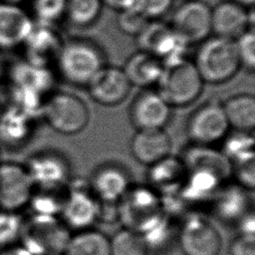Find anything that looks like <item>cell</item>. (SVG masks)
Masks as SVG:
<instances>
[{
	"mask_svg": "<svg viewBox=\"0 0 255 255\" xmlns=\"http://www.w3.org/2000/svg\"><path fill=\"white\" fill-rule=\"evenodd\" d=\"M129 121L135 129L164 128L172 118V107L152 89H141L129 105Z\"/></svg>",
	"mask_w": 255,
	"mask_h": 255,
	"instance_id": "5bb4252c",
	"label": "cell"
},
{
	"mask_svg": "<svg viewBox=\"0 0 255 255\" xmlns=\"http://www.w3.org/2000/svg\"><path fill=\"white\" fill-rule=\"evenodd\" d=\"M54 26L35 22L31 33L21 47L24 60L49 68L55 65L64 40Z\"/></svg>",
	"mask_w": 255,
	"mask_h": 255,
	"instance_id": "e0dca14e",
	"label": "cell"
},
{
	"mask_svg": "<svg viewBox=\"0 0 255 255\" xmlns=\"http://www.w3.org/2000/svg\"><path fill=\"white\" fill-rule=\"evenodd\" d=\"M63 255H111L110 238L93 227L77 231L70 236Z\"/></svg>",
	"mask_w": 255,
	"mask_h": 255,
	"instance_id": "83f0119b",
	"label": "cell"
},
{
	"mask_svg": "<svg viewBox=\"0 0 255 255\" xmlns=\"http://www.w3.org/2000/svg\"><path fill=\"white\" fill-rule=\"evenodd\" d=\"M65 195L66 188H34V191L28 202L27 208L30 209V214L59 217L60 212L62 210Z\"/></svg>",
	"mask_w": 255,
	"mask_h": 255,
	"instance_id": "4dcf8cb0",
	"label": "cell"
},
{
	"mask_svg": "<svg viewBox=\"0 0 255 255\" xmlns=\"http://www.w3.org/2000/svg\"><path fill=\"white\" fill-rule=\"evenodd\" d=\"M253 25V10L236 2L225 0L211 8V33L215 36L235 40Z\"/></svg>",
	"mask_w": 255,
	"mask_h": 255,
	"instance_id": "ac0fdd59",
	"label": "cell"
},
{
	"mask_svg": "<svg viewBox=\"0 0 255 255\" xmlns=\"http://www.w3.org/2000/svg\"><path fill=\"white\" fill-rule=\"evenodd\" d=\"M162 68L163 63L158 58L138 50L127 59L123 70L131 86L150 89L158 82Z\"/></svg>",
	"mask_w": 255,
	"mask_h": 255,
	"instance_id": "484cf974",
	"label": "cell"
},
{
	"mask_svg": "<svg viewBox=\"0 0 255 255\" xmlns=\"http://www.w3.org/2000/svg\"><path fill=\"white\" fill-rule=\"evenodd\" d=\"M0 1L7 2V3H12V4H18V5H21L22 3L27 2V1H30V0H0Z\"/></svg>",
	"mask_w": 255,
	"mask_h": 255,
	"instance_id": "ee69618b",
	"label": "cell"
},
{
	"mask_svg": "<svg viewBox=\"0 0 255 255\" xmlns=\"http://www.w3.org/2000/svg\"><path fill=\"white\" fill-rule=\"evenodd\" d=\"M23 221L21 212L0 208V248L19 242Z\"/></svg>",
	"mask_w": 255,
	"mask_h": 255,
	"instance_id": "836d02e7",
	"label": "cell"
},
{
	"mask_svg": "<svg viewBox=\"0 0 255 255\" xmlns=\"http://www.w3.org/2000/svg\"><path fill=\"white\" fill-rule=\"evenodd\" d=\"M88 182L96 199L107 203H119L131 186L128 169L116 162L98 165Z\"/></svg>",
	"mask_w": 255,
	"mask_h": 255,
	"instance_id": "2e32d148",
	"label": "cell"
},
{
	"mask_svg": "<svg viewBox=\"0 0 255 255\" xmlns=\"http://www.w3.org/2000/svg\"><path fill=\"white\" fill-rule=\"evenodd\" d=\"M148 22L149 20L135 5L118 11L117 25L126 35L136 37Z\"/></svg>",
	"mask_w": 255,
	"mask_h": 255,
	"instance_id": "e575fe53",
	"label": "cell"
},
{
	"mask_svg": "<svg viewBox=\"0 0 255 255\" xmlns=\"http://www.w3.org/2000/svg\"><path fill=\"white\" fill-rule=\"evenodd\" d=\"M176 241L184 255H219L222 238L217 228L197 213L186 216L177 228Z\"/></svg>",
	"mask_w": 255,
	"mask_h": 255,
	"instance_id": "9c48e42d",
	"label": "cell"
},
{
	"mask_svg": "<svg viewBox=\"0 0 255 255\" xmlns=\"http://www.w3.org/2000/svg\"><path fill=\"white\" fill-rule=\"evenodd\" d=\"M99 202L93 195L88 180L70 179L59 218L74 232L92 228L98 221Z\"/></svg>",
	"mask_w": 255,
	"mask_h": 255,
	"instance_id": "8992f818",
	"label": "cell"
},
{
	"mask_svg": "<svg viewBox=\"0 0 255 255\" xmlns=\"http://www.w3.org/2000/svg\"><path fill=\"white\" fill-rule=\"evenodd\" d=\"M222 107L232 130L253 131L255 127V98L252 94H235L222 103Z\"/></svg>",
	"mask_w": 255,
	"mask_h": 255,
	"instance_id": "4316f807",
	"label": "cell"
},
{
	"mask_svg": "<svg viewBox=\"0 0 255 255\" xmlns=\"http://www.w3.org/2000/svg\"><path fill=\"white\" fill-rule=\"evenodd\" d=\"M229 255H255V235L238 233L230 242Z\"/></svg>",
	"mask_w": 255,
	"mask_h": 255,
	"instance_id": "74e56055",
	"label": "cell"
},
{
	"mask_svg": "<svg viewBox=\"0 0 255 255\" xmlns=\"http://www.w3.org/2000/svg\"><path fill=\"white\" fill-rule=\"evenodd\" d=\"M186 171L202 170L213 173L225 181L232 173V167L222 151H218L211 145H199L191 143L184 149L180 156Z\"/></svg>",
	"mask_w": 255,
	"mask_h": 255,
	"instance_id": "603a6c76",
	"label": "cell"
},
{
	"mask_svg": "<svg viewBox=\"0 0 255 255\" xmlns=\"http://www.w3.org/2000/svg\"><path fill=\"white\" fill-rule=\"evenodd\" d=\"M229 129L222 103L217 101H208L196 108L189 115L185 127L191 143L211 146L223 140Z\"/></svg>",
	"mask_w": 255,
	"mask_h": 255,
	"instance_id": "ba28073f",
	"label": "cell"
},
{
	"mask_svg": "<svg viewBox=\"0 0 255 255\" xmlns=\"http://www.w3.org/2000/svg\"><path fill=\"white\" fill-rule=\"evenodd\" d=\"M104 4L102 0H67L65 18L78 29H86L100 19Z\"/></svg>",
	"mask_w": 255,
	"mask_h": 255,
	"instance_id": "f546056e",
	"label": "cell"
},
{
	"mask_svg": "<svg viewBox=\"0 0 255 255\" xmlns=\"http://www.w3.org/2000/svg\"><path fill=\"white\" fill-rule=\"evenodd\" d=\"M43 119L55 131L71 135L81 132L89 124L87 104L75 94L53 91L42 108Z\"/></svg>",
	"mask_w": 255,
	"mask_h": 255,
	"instance_id": "5b68a950",
	"label": "cell"
},
{
	"mask_svg": "<svg viewBox=\"0 0 255 255\" xmlns=\"http://www.w3.org/2000/svg\"><path fill=\"white\" fill-rule=\"evenodd\" d=\"M212 209L221 222L236 225L241 218L253 211L248 189L238 183H224L212 197Z\"/></svg>",
	"mask_w": 255,
	"mask_h": 255,
	"instance_id": "44dd1931",
	"label": "cell"
},
{
	"mask_svg": "<svg viewBox=\"0 0 255 255\" xmlns=\"http://www.w3.org/2000/svg\"><path fill=\"white\" fill-rule=\"evenodd\" d=\"M109 238L111 255H149L143 237L133 229L123 227Z\"/></svg>",
	"mask_w": 255,
	"mask_h": 255,
	"instance_id": "1f68e13d",
	"label": "cell"
},
{
	"mask_svg": "<svg viewBox=\"0 0 255 255\" xmlns=\"http://www.w3.org/2000/svg\"><path fill=\"white\" fill-rule=\"evenodd\" d=\"M34 25L32 16L21 5L0 1V51L21 48Z\"/></svg>",
	"mask_w": 255,
	"mask_h": 255,
	"instance_id": "d6986e66",
	"label": "cell"
},
{
	"mask_svg": "<svg viewBox=\"0 0 255 255\" xmlns=\"http://www.w3.org/2000/svg\"><path fill=\"white\" fill-rule=\"evenodd\" d=\"M139 50L147 52L162 63L185 57L189 46L169 24L151 20L136 36Z\"/></svg>",
	"mask_w": 255,
	"mask_h": 255,
	"instance_id": "8fae6325",
	"label": "cell"
},
{
	"mask_svg": "<svg viewBox=\"0 0 255 255\" xmlns=\"http://www.w3.org/2000/svg\"><path fill=\"white\" fill-rule=\"evenodd\" d=\"M36 23L55 25L65 18L67 0H30Z\"/></svg>",
	"mask_w": 255,
	"mask_h": 255,
	"instance_id": "d6a6232c",
	"label": "cell"
},
{
	"mask_svg": "<svg viewBox=\"0 0 255 255\" xmlns=\"http://www.w3.org/2000/svg\"><path fill=\"white\" fill-rule=\"evenodd\" d=\"M103 4L116 10L117 12L134 5L135 0H102Z\"/></svg>",
	"mask_w": 255,
	"mask_h": 255,
	"instance_id": "60d3db41",
	"label": "cell"
},
{
	"mask_svg": "<svg viewBox=\"0 0 255 255\" xmlns=\"http://www.w3.org/2000/svg\"><path fill=\"white\" fill-rule=\"evenodd\" d=\"M222 153L226 156L231 167L254 161V137L252 132L234 130L224 138Z\"/></svg>",
	"mask_w": 255,
	"mask_h": 255,
	"instance_id": "f1b7e54d",
	"label": "cell"
},
{
	"mask_svg": "<svg viewBox=\"0 0 255 255\" xmlns=\"http://www.w3.org/2000/svg\"><path fill=\"white\" fill-rule=\"evenodd\" d=\"M14 110H18L16 88L9 81L0 83V115Z\"/></svg>",
	"mask_w": 255,
	"mask_h": 255,
	"instance_id": "f35d334b",
	"label": "cell"
},
{
	"mask_svg": "<svg viewBox=\"0 0 255 255\" xmlns=\"http://www.w3.org/2000/svg\"><path fill=\"white\" fill-rule=\"evenodd\" d=\"M7 81L20 90L43 97L53 92L54 76L51 68L32 64L23 58L10 62Z\"/></svg>",
	"mask_w": 255,
	"mask_h": 255,
	"instance_id": "7402d4cb",
	"label": "cell"
},
{
	"mask_svg": "<svg viewBox=\"0 0 255 255\" xmlns=\"http://www.w3.org/2000/svg\"><path fill=\"white\" fill-rule=\"evenodd\" d=\"M131 87L123 68L106 64L85 88L97 104L115 107L128 98Z\"/></svg>",
	"mask_w": 255,
	"mask_h": 255,
	"instance_id": "9a60e30c",
	"label": "cell"
},
{
	"mask_svg": "<svg viewBox=\"0 0 255 255\" xmlns=\"http://www.w3.org/2000/svg\"><path fill=\"white\" fill-rule=\"evenodd\" d=\"M171 147V138L164 128L136 129L129 141L131 156L146 166L170 155Z\"/></svg>",
	"mask_w": 255,
	"mask_h": 255,
	"instance_id": "ffe728a7",
	"label": "cell"
},
{
	"mask_svg": "<svg viewBox=\"0 0 255 255\" xmlns=\"http://www.w3.org/2000/svg\"><path fill=\"white\" fill-rule=\"evenodd\" d=\"M174 0H135L134 5L149 20H160L173 6Z\"/></svg>",
	"mask_w": 255,
	"mask_h": 255,
	"instance_id": "8d00e7d4",
	"label": "cell"
},
{
	"mask_svg": "<svg viewBox=\"0 0 255 255\" xmlns=\"http://www.w3.org/2000/svg\"><path fill=\"white\" fill-rule=\"evenodd\" d=\"M203 86L193 62L182 57L163 63L155 90L172 108H180L194 103Z\"/></svg>",
	"mask_w": 255,
	"mask_h": 255,
	"instance_id": "3957f363",
	"label": "cell"
},
{
	"mask_svg": "<svg viewBox=\"0 0 255 255\" xmlns=\"http://www.w3.org/2000/svg\"><path fill=\"white\" fill-rule=\"evenodd\" d=\"M106 64L102 47L82 37L64 40L55 62L56 71L64 82L84 88Z\"/></svg>",
	"mask_w": 255,
	"mask_h": 255,
	"instance_id": "6da1fadb",
	"label": "cell"
},
{
	"mask_svg": "<svg viewBox=\"0 0 255 255\" xmlns=\"http://www.w3.org/2000/svg\"><path fill=\"white\" fill-rule=\"evenodd\" d=\"M34 184L24 165L8 160L0 163V208L21 212L27 208Z\"/></svg>",
	"mask_w": 255,
	"mask_h": 255,
	"instance_id": "4fadbf2b",
	"label": "cell"
},
{
	"mask_svg": "<svg viewBox=\"0 0 255 255\" xmlns=\"http://www.w3.org/2000/svg\"><path fill=\"white\" fill-rule=\"evenodd\" d=\"M118 209L124 227L137 232L164 212L161 196L148 185H131L119 201Z\"/></svg>",
	"mask_w": 255,
	"mask_h": 255,
	"instance_id": "52a82bcc",
	"label": "cell"
},
{
	"mask_svg": "<svg viewBox=\"0 0 255 255\" xmlns=\"http://www.w3.org/2000/svg\"><path fill=\"white\" fill-rule=\"evenodd\" d=\"M235 45L240 60L241 67L249 71L255 68V34L253 28L242 33L235 40Z\"/></svg>",
	"mask_w": 255,
	"mask_h": 255,
	"instance_id": "d590c367",
	"label": "cell"
},
{
	"mask_svg": "<svg viewBox=\"0 0 255 255\" xmlns=\"http://www.w3.org/2000/svg\"><path fill=\"white\" fill-rule=\"evenodd\" d=\"M231 1L236 2V3L240 4V5H242V6L246 7V8H248V7H250V6H252V5L254 4V1H255V0H231Z\"/></svg>",
	"mask_w": 255,
	"mask_h": 255,
	"instance_id": "7bdbcfd3",
	"label": "cell"
},
{
	"mask_svg": "<svg viewBox=\"0 0 255 255\" xmlns=\"http://www.w3.org/2000/svg\"><path fill=\"white\" fill-rule=\"evenodd\" d=\"M192 62L204 84H223L241 68L234 40L215 35L199 43Z\"/></svg>",
	"mask_w": 255,
	"mask_h": 255,
	"instance_id": "7a4b0ae2",
	"label": "cell"
},
{
	"mask_svg": "<svg viewBox=\"0 0 255 255\" xmlns=\"http://www.w3.org/2000/svg\"><path fill=\"white\" fill-rule=\"evenodd\" d=\"M9 65H10V62H7L0 57V83H3L8 80Z\"/></svg>",
	"mask_w": 255,
	"mask_h": 255,
	"instance_id": "b9f144b4",
	"label": "cell"
},
{
	"mask_svg": "<svg viewBox=\"0 0 255 255\" xmlns=\"http://www.w3.org/2000/svg\"><path fill=\"white\" fill-rule=\"evenodd\" d=\"M37 121L14 110L0 115V146L11 150L24 147L32 138Z\"/></svg>",
	"mask_w": 255,
	"mask_h": 255,
	"instance_id": "cb8c5ba5",
	"label": "cell"
},
{
	"mask_svg": "<svg viewBox=\"0 0 255 255\" xmlns=\"http://www.w3.org/2000/svg\"><path fill=\"white\" fill-rule=\"evenodd\" d=\"M70 236L59 217L30 214L24 217L19 242L33 255H63Z\"/></svg>",
	"mask_w": 255,
	"mask_h": 255,
	"instance_id": "277c9868",
	"label": "cell"
},
{
	"mask_svg": "<svg viewBox=\"0 0 255 255\" xmlns=\"http://www.w3.org/2000/svg\"><path fill=\"white\" fill-rule=\"evenodd\" d=\"M24 165L35 188L64 189L72 178L69 160L54 149H41L31 153Z\"/></svg>",
	"mask_w": 255,
	"mask_h": 255,
	"instance_id": "30bf717a",
	"label": "cell"
},
{
	"mask_svg": "<svg viewBox=\"0 0 255 255\" xmlns=\"http://www.w3.org/2000/svg\"><path fill=\"white\" fill-rule=\"evenodd\" d=\"M0 255H33L20 242L0 248Z\"/></svg>",
	"mask_w": 255,
	"mask_h": 255,
	"instance_id": "ab89813d",
	"label": "cell"
},
{
	"mask_svg": "<svg viewBox=\"0 0 255 255\" xmlns=\"http://www.w3.org/2000/svg\"><path fill=\"white\" fill-rule=\"evenodd\" d=\"M169 25L188 45L200 43L211 33V7L202 0H183Z\"/></svg>",
	"mask_w": 255,
	"mask_h": 255,
	"instance_id": "7c38bea8",
	"label": "cell"
},
{
	"mask_svg": "<svg viewBox=\"0 0 255 255\" xmlns=\"http://www.w3.org/2000/svg\"><path fill=\"white\" fill-rule=\"evenodd\" d=\"M2 161V151H1V146H0V163Z\"/></svg>",
	"mask_w": 255,
	"mask_h": 255,
	"instance_id": "f6af8a7d",
	"label": "cell"
},
{
	"mask_svg": "<svg viewBox=\"0 0 255 255\" xmlns=\"http://www.w3.org/2000/svg\"><path fill=\"white\" fill-rule=\"evenodd\" d=\"M148 167V186L159 195L177 193L187 173L180 157H173L171 155Z\"/></svg>",
	"mask_w": 255,
	"mask_h": 255,
	"instance_id": "d4e9b609",
	"label": "cell"
}]
</instances>
